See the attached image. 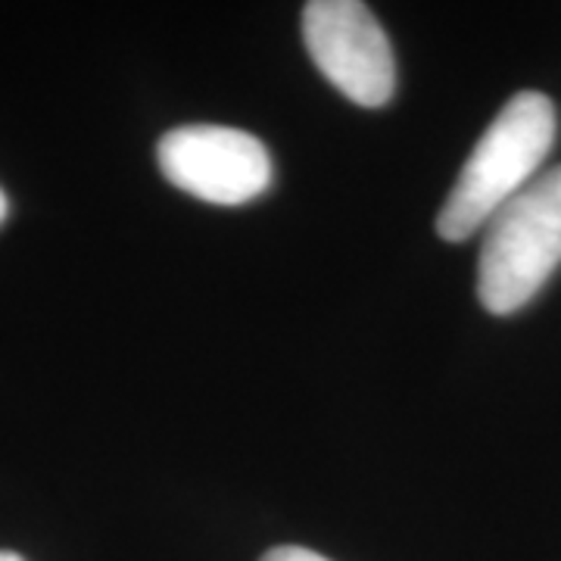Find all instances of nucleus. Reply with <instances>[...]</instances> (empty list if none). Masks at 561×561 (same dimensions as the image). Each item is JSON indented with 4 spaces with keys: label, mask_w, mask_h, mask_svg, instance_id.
Wrapping results in <instances>:
<instances>
[{
    "label": "nucleus",
    "mask_w": 561,
    "mask_h": 561,
    "mask_svg": "<svg viewBox=\"0 0 561 561\" xmlns=\"http://www.w3.org/2000/svg\"><path fill=\"white\" fill-rule=\"evenodd\" d=\"M561 265V165L542 172L483 225L478 297L493 316H512Z\"/></svg>",
    "instance_id": "obj_2"
},
{
    "label": "nucleus",
    "mask_w": 561,
    "mask_h": 561,
    "mask_svg": "<svg viewBox=\"0 0 561 561\" xmlns=\"http://www.w3.org/2000/svg\"><path fill=\"white\" fill-rule=\"evenodd\" d=\"M302 41L319 72L365 110L390 103L397 62L390 41L359 0H312L302 7Z\"/></svg>",
    "instance_id": "obj_3"
},
{
    "label": "nucleus",
    "mask_w": 561,
    "mask_h": 561,
    "mask_svg": "<svg viewBox=\"0 0 561 561\" xmlns=\"http://www.w3.org/2000/svg\"><path fill=\"white\" fill-rule=\"evenodd\" d=\"M160 172L179 191L216 206H243L272 184V157L260 138L225 125H184L157 144Z\"/></svg>",
    "instance_id": "obj_4"
},
{
    "label": "nucleus",
    "mask_w": 561,
    "mask_h": 561,
    "mask_svg": "<svg viewBox=\"0 0 561 561\" xmlns=\"http://www.w3.org/2000/svg\"><path fill=\"white\" fill-rule=\"evenodd\" d=\"M559 131L556 103L540 91H518L496 113L461 165L456 187L437 216L443 241L474 238L515 194L537 179Z\"/></svg>",
    "instance_id": "obj_1"
},
{
    "label": "nucleus",
    "mask_w": 561,
    "mask_h": 561,
    "mask_svg": "<svg viewBox=\"0 0 561 561\" xmlns=\"http://www.w3.org/2000/svg\"><path fill=\"white\" fill-rule=\"evenodd\" d=\"M262 561H331L319 556V552H312V549H302V546H275V549H268Z\"/></svg>",
    "instance_id": "obj_5"
},
{
    "label": "nucleus",
    "mask_w": 561,
    "mask_h": 561,
    "mask_svg": "<svg viewBox=\"0 0 561 561\" xmlns=\"http://www.w3.org/2000/svg\"><path fill=\"white\" fill-rule=\"evenodd\" d=\"M0 561H25L22 556H16V552H7V549H0Z\"/></svg>",
    "instance_id": "obj_7"
},
{
    "label": "nucleus",
    "mask_w": 561,
    "mask_h": 561,
    "mask_svg": "<svg viewBox=\"0 0 561 561\" xmlns=\"http://www.w3.org/2000/svg\"><path fill=\"white\" fill-rule=\"evenodd\" d=\"M7 213H10V203H7L3 191H0V225H3V219H7Z\"/></svg>",
    "instance_id": "obj_6"
}]
</instances>
